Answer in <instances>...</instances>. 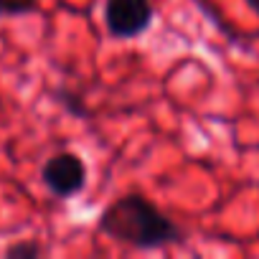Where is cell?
Instances as JSON below:
<instances>
[{"instance_id": "6da1fadb", "label": "cell", "mask_w": 259, "mask_h": 259, "mask_svg": "<svg viewBox=\"0 0 259 259\" xmlns=\"http://www.w3.org/2000/svg\"><path fill=\"white\" fill-rule=\"evenodd\" d=\"M99 231L119 244L143 251L183 241V231L140 193H127L109 203L99 216Z\"/></svg>"}, {"instance_id": "7a4b0ae2", "label": "cell", "mask_w": 259, "mask_h": 259, "mask_svg": "<svg viewBox=\"0 0 259 259\" xmlns=\"http://www.w3.org/2000/svg\"><path fill=\"white\" fill-rule=\"evenodd\" d=\"M153 3L150 0H107L104 23L114 38H138L153 23Z\"/></svg>"}, {"instance_id": "3957f363", "label": "cell", "mask_w": 259, "mask_h": 259, "mask_svg": "<svg viewBox=\"0 0 259 259\" xmlns=\"http://www.w3.org/2000/svg\"><path fill=\"white\" fill-rule=\"evenodd\" d=\"M41 181L56 198H71L87 186V163L76 153H56L44 163Z\"/></svg>"}, {"instance_id": "277c9868", "label": "cell", "mask_w": 259, "mask_h": 259, "mask_svg": "<svg viewBox=\"0 0 259 259\" xmlns=\"http://www.w3.org/2000/svg\"><path fill=\"white\" fill-rule=\"evenodd\" d=\"M44 254V246L33 239H26V241H16L6 249V256L8 259H36Z\"/></svg>"}, {"instance_id": "5b68a950", "label": "cell", "mask_w": 259, "mask_h": 259, "mask_svg": "<svg viewBox=\"0 0 259 259\" xmlns=\"http://www.w3.org/2000/svg\"><path fill=\"white\" fill-rule=\"evenodd\" d=\"M41 0H0V13L8 16H26L38 8Z\"/></svg>"}, {"instance_id": "8992f818", "label": "cell", "mask_w": 259, "mask_h": 259, "mask_svg": "<svg viewBox=\"0 0 259 259\" xmlns=\"http://www.w3.org/2000/svg\"><path fill=\"white\" fill-rule=\"evenodd\" d=\"M246 6H249V8H251V11L259 16V0H246Z\"/></svg>"}]
</instances>
